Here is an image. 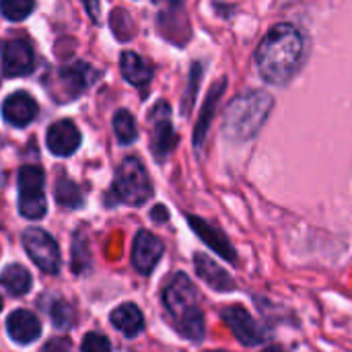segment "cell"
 I'll return each instance as SVG.
<instances>
[{"mask_svg": "<svg viewBox=\"0 0 352 352\" xmlns=\"http://www.w3.org/2000/svg\"><path fill=\"white\" fill-rule=\"evenodd\" d=\"M305 39L303 33L291 23L274 25L256 50V66L260 76L274 87L293 80L303 64Z\"/></svg>", "mask_w": 352, "mask_h": 352, "instance_id": "6da1fadb", "label": "cell"}, {"mask_svg": "<svg viewBox=\"0 0 352 352\" xmlns=\"http://www.w3.org/2000/svg\"><path fill=\"white\" fill-rule=\"evenodd\" d=\"M163 305L171 324L184 338L192 342H200L204 338V311L200 307V297L184 272H177L167 283L163 291Z\"/></svg>", "mask_w": 352, "mask_h": 352, "instance_id": "7a4b0ae2", "label": "cell"}, {"mask_svg": "<svg viewBox=\"0 0 352 352\" xmlns=\"http://www.w3.org/2000/svg\"><path fill=\"white\" fill-rule=\"evenodd\" d=\"M274 99L268 91H245L237 95L225 109L223 132L227 138L237 142L252 140L266 124L272 111Z\"/></svg>", "mask_w": 352, "mask_h": 352, "instance_id": "3957f363", "label": "cell"}, {"mask_svg": "<svg viewBox=\"0 0 352 352\" xmlns=\"http://www.w3.org/2000/svg\"><path fill=\"white\" fill-rule=\"evenodd\" d=\"M113 196L130 206H142L153 198V184L140 159L128 157L122 161L113 182Z\"/></svg>", "mask_w": 352, "mask_h": 352, "instance_id": "277c9868", "label": "cell"}, {"mask_svg": "<svg viewBox=\"0 0 352 352\" xmlns=\"http://www.w3.org/2000/svg\"><path fill=\"white\" fill-rule=\"evenodd\" d=\"M45 175L37 165H23L19 171V210L23 217L37 221L45 217L47 202L43 194Z\"/></svg>", "mask_w": 352, "mask_h": 352, "instance_id": "5b68a950", "label": "cell"}, {"mask_svg": "<svg viewBox=\"0 0 352 352\" xmlns=\"http://www.w3.org/2000/svg\"><path fill=\"white\" fill-rule=\"evenodd\" d=\"M23 248L39 270H43L45 274H58L62 260H60L58 243L54 241V237L50 233H45L43 229H37V227L27 229L23 233Z\"/></svg>", "mask_w": 352, "mask_h": 352, "instance_id": "8992f818", "label": "cell"}, {"mask_svg": "<svg viewBox=\"0 0 352 352\" xmlns=\"http://www.w3.org/2000/svg\"><path fill=\"white\" fill-rule=\"evenodd\" d=\"M223 322L231 330V334L243 344V346H262L268 342L270 332L266 326H262L258 320L252 318V314L239 305L225 307L223 309Z\"/></svg>", "mask_w": 352, "mask_h": 352, "instance_id": "52a82bcc", "label": "cell"}, {"mask_svg": "<svg viewBox=\"0 0 352 352\" xmlns=\"http://www.w3.org/2000/svg\"><path fill=\"white\" fill-rule=\"evenodd\" d=\"M148 122H151V136H153L151 146H153L155 157L161 161L177 144V134L171 124V107L165 101H159L148 113Z\"/></svg>", "mask_w": 352, "mask_h": 352, "instance_id": "ba28073f", "label": "cell"}, {"mask_svg": "<svg viewBox=\"0 0 352 352\" xmlns=\"http://www.w3.org/2000/svg\"><path fill=\"white\" fill-rule=\"evenodd\" d=\"M2 52V72L12 78V76H25L33 72L35 68V52L31 43L23 37H10L4 39L0 45Z\"/></svg>", "mask_w": 352, "mask_h": 352, "instance_id": "9c48e42d", "label": "cell"}, {"mask_svg": "<svg viewBox=\"0 0 352 352\" xmlns=\"http://www.w3.org/2000/svg\"><path fill=\"white\" fill-rule=\"evenodd\" d=\"M165 245L163 241L151 233V231H138L134 237V245H132V264L140 274H151L155 270V266L159 264V260L163 258Z\"/></svg>", "mask_w": 352, "mask_h": 352, "instance_id": "30bf717a", "label": "cell"}, {"mask_svg": "<svg viewBox=\"0 0 352 352\" xmlns=\"http://www.w3.org/2000/svg\"><path fill=\"white\" fill-rule=\"evenodd\" d=\"M45 142L52 155L70 157L80 146V132L70 120H58L50 126L45 134Z\"/></svg>", "mask_w": 352, "mask_h": 352, "instance_id": "8fae6325", "label": "cell"}, {"mask_svg": "<svg viewBox=\"0 0 352 352\" xmlns=\"http://www.w3.org/2000/svg\"><path fill=\"white\" fill-rule=\"evenodd\" d=\"M37 116V103L31 95H27L25 91H16L12 95H8L2 103V118L16 128H25L27 124H31Z\"/></svg>", "mask_w": 352, "mask_h": 352, "instance_id": "7c38bea8", "label": "cell"}, {"mask_svg": "<svg viewBox=\"0 0 352 352\" xmlns=\"http://www.w3.org/2000/svg\"><path fill=\"white\" fill-rule=\"evenodd\" d=\"M6 332L8 336L19 342V344H31L41 336V324L39 320L27 311V309H19L12 311L6 320Z\"/></svg>", "mask_w": 352, "mask_h": 352, "instance_id": "4fadbf2b", "label": "cell"}, {"mask_svg": "<svg viewBox=\"0 0 352 352\" xmlns=\"http://www.w3.org/2000/svg\"><path fill=\"white\" fill-rule=\"evenodd\" d=\"M188 221H190V227L198 233V237H200L210 250H214L217 254H221V256H223L225 260H229V262H237L235 250H233L231 241L225 237V233H223L221 229H217L214 225H210V223H206V221H202V219H198V217H188Z\"/></svg>", "mask_w": 352, "mask_h": 352, "instance_id": "5bb4252c", "label": "cell"}, {"mask_svg": "<svg viewBox=\"0 0 352 352\" xmlns=\"http://www.w3.org/2000/svg\"><path fill=\"white\" fill-rule=\"evenodd\" d=\"M194 264H196V272L198 276L214 291H223V293H229L235 289V280L231 278L229 272H225L214 260H210L206 254H196L194 258Z\"/></svg>", "mask_w": 352, "mask_h": 352, "instance_id": "9a60e30c", "label": "cell"}, {"mask_svg": "<svg viewBox=\"0 0 352 352\" xmlns=\"http://www.w3.org/2000/svg\"><path fill=\"white\" fill-rule=\"evenodd\" d=\"M111 326L120 330L124 336L134 338L144 330V316L134 303H124L118 309L111 311Z\"/></svg>", "mask_w": 352, "mask_h": 352, "instance_id": "2e32d148", "label": "cell"}, {"mask_svg": "<svg viewBox=\"0 0 352 352\" xmlns=\"http://www.w3.org/2000/svg\"><path fill=\"white\" fill-rule=\"evenodd\" d=\"M120 68L124 78L134 87H146L153 78V66L136 52H124L120 58Z\"/></svg>", "mask_w": 352, "mask_h": 352, "instance_id": "e0dca14e", "label": "cell"}, {"mask_svg": "<svg viewBox=\"0 0 352 352\" xmlns=\"http://www.w3.org/2000/svg\"><path fill=\"white\" fill-rule=\"evenodd\" d=\"M95 70L87 64V62H72L70 66H64L60 70V78L64 82L66 89H70V95H78L82 93L93 80H95Z\"/></svg>", "mask_w": 352, "mask_h": 352, "instance_id": "ac0fdd59", "label": "cell"}, {"mask_svg": "<svg viewBox=\"0 0 352 352\" xmlns=\"http://www.w3.org/2000/svg\"><path fill=\"white\" fill-rule=\"evenodd\" d=\"M0 285H2L12 297H23V295H27L29 289H31V274H29L23 266H19V264L6 266L4 272L0 274Z\"/></svg>", "mask_w": 352, "mask_h": 352, "instance_id": "d6986e66", "label": "cell"}, {"mask_svg": "<svg viewBox=\"0 0 352 352\" xmlns=\"http://www.w3.org/2000/svg\"><path fill=\"white\" fill-rule=\"evenodd\" d=\"M54 196H56V202L64 208H80L82 206V194H80V188L68 179V177H60L56 182V190H54Z\"/></svg>", "mask_w": 352, "mask_h": 352, "instance_id": "ffe728a7", "label": "cell"}, {"mask_svg": "<svg viewBox=\"0 0 352 352\" xmlns=\"http://www.w3.org/2000/svg\"><path fill=\"white\" fill-rule=\"evenodd\" d=\"M113 132H116L120 144H132L136 140V136H138L134 116L130 111H126V109H120L113 116Z\"/></svg>", "mask_w": 352, "mask_h": 352, "instance_id": "44dd1931", "label": "cell"}, {"mask_svg": "<svg viewBox=\"0 0 352 352\" xmlns=\"http://www.w3.org/2000/svg\"><path fill=\"white\" fill-rule=\"evenodd\" d=\"M35 0H0V12L8 21H23L31 14Z\"/></svg>", "mask_w": 352, "mask_h": 352, "instance_id": "7402d4cb", "label": "cell"}, {"mask_svg": "<svg viewBox=\"0 0 352 352\" xmlns=\"http://www.w3.org/2000/svg\"><path fill=\"white\" fill-rule=\"evenodd\" d=\"M223 87H225V80H223L221 85H217V87L210 91V95H208V101H206L204 111H202V116H200V124H198V128H196V146L202 144V138H204L206 128H208V124H210V113H212V109H214V103H217L219 95H223Z\"/></svg>", "mask_w": 352, "mask_h": 352, "instance_id": "603a6c76", "label": "cell"}, {"mask_svg": "<svg viewBox=\"0 0 352 352\" xmlns=\"http://www.w3.org/2000/svg\"><path fill=\"white\" fill-rule=\"evenodd\" d=\"M50 316H52L54 328H58V330H68L72 326V320H74L72 307L66 301H62V299L54 301V305L50 307Z\"/></svg>", "mask_w": 352, "mask_h": 352, "instance_id": "cb8c5ba5", "label": "cell"}, {"mask_svg": "<svg viewBox=\"0 0 352 352\" xmlns=\"http://www.w3.org/2000/svg\"><path fill=\"white\" fill-rule=\"evenodd\" d=\"M80 349L85 352H107L111 351V342L103 336V334H97V332H89L80 344Z\"/></svg>", "mask_w": 352, "mask_h": 352, "instance_id": "d4e9b609", "label": "cell"}, {"mask_svg": "<svg viewBox=\"0 0 352 352\" xmlns=\"http://www.w3.org/2000/svg\"><path fill=\"white\" fill-rule=\"evenodd\" d=\"M93 21H99V0H80Z\"/></svg>", "mask_w": 352, "mask_h": 352, "instance_id": "484cf974", "label": "cell"}, {"mask_svg": "<svg viewBox=\"0 0 352 352\" xmlns=\"http://www.w3.org/2000/svg\"><path fill=\"white\" fill-rule=\"evenodd\" d=\"M159 6H165V8H182L184 0H155Z\"/></svg>", "mask_w": 352, "mask_h": 352, "instance_id": "4316f807", "label": "cell"}, {"mask_svg": "<svg viewBox=\"0 0 352 352\" xmlns=\"http://www.w3.org/2000/svg\"><path fill=\"white\" fill-rule=\"evenodd\" d=\"M153 219H157L159 223H165V221H167V210H165L163 206H157V208L153 210Z\"/></svg>", "mask_w": 352, "mask_h": 352, "instance_id": "83f0119b", "label": "cell"}, {"mask_svg": "<svg viewBox=\"0 0 352 352\" xmlns=\"http://www.w3.org/2000/svg\"><path fill=\"white\" fill-rule=\"evenodd\" d=\"M70 342H52V344H45V351H52V349H68Z\"/></svg>", "mask_w": 352, "mask_h": 352, "instance_id": "f1b7e54d", "label": "cell"}, {"mask_svg": "<svg viewBox=\"0 0 352 352\" xmlns=\"http://www.w3.org/2000/svg\"><path fill=\"white\" fill-rule=\"evenodd\" d=\"M0 309H2V297H0Z\"/></svg>", "mask_w": 352, "mask_h": 352, "instance_id": "f546056e", "label": "cell"}]
</instances>
